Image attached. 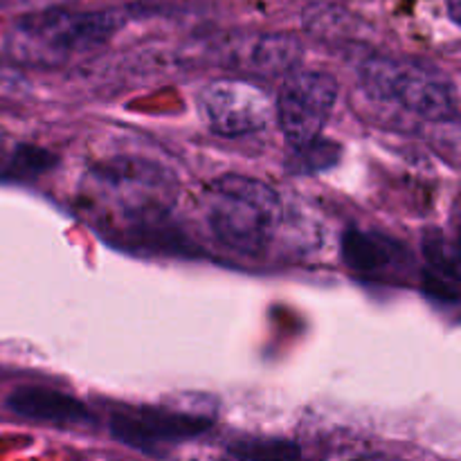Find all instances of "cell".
Returning a JSON list of instances; mask_svg holds the SVG:
<instances>
[{
  "label": "cell",
  "instance_id": "1",
  "mask_svg": "<svg viewBox=\"0 0 461 461\" xmlns=\"http://www.w3.org/2000/svg\"><path fill=\"white\" fill-rule=\"evenodd\" d=\"M126 23L120 9L63 12L43 9L18 21L7 36L9 57L36 68H57L88 57L108 43Z\"/></svg>",
  "mask_w": 461,
  "mask_h": 461
},
{
  "label": "cell",
  "instance_id": "10",
  "mask_svg": "<svg viewBox=\"0 0 461 461\" xmlns=\"http://www.w3.org/2000/svg\"><path fill=\"white\" fill-rule=\"evenodd\" d=\"M423 255H426V288L430 295L457 304L459 300V252L457 246L437 230L423 234Z\"/></svg>",
  "mask_w": 461,
  "mask_h": 461
},
{
  "label": "cell",
  "instance_id": "7",
  "mask_svg": "<svg viewBox=\"0 0 461 461\" xmlns=\"http://www.w3.org/2000/svg\"><path fill=\"white\" fill-rule=\"evenodd\" d=\"M221 61L230 68L255 72L264 77L288 75L302 61L300 39L288 32H266V34L232 36L219 45Z\"/></svg>",
  "mask_w": 461,
  "mask_h": 461
},
{
  "label": "cell",
  "instance_id": "14",
  "mask_svg": "<svg viewBox=\"0 0 461 461\" xmlns=\"http://www.w3.org/2000/svg\"><path fill=\"white\" fill-rule=\"evenodd\" d=\"M446 5H448L450 21H453L455 25H459L461 23V0H446Z\"/></svg>",
  "mask_w": 461,
  "mask_h": 461
},
{
  "label": "cell",
  "instance_id": "8",
  "mask_svg": "<svg viewBox=\"0 0 461 461\" xmlns=\"http://www.w3.org/2000/svg\"><path fill=\"white\" fill-rule=\"evenodd\" d=\"M342 259L356 273L378 277L403 268L410 255L401 243L392 241L385 234L349 228L342 234Z\"/></svg>",
  "mask_w": 461,
  "mask_h": 461
},
{
  "label": "cell",
  "instance_id": "6",
  "mask_svg": "<svg viewBox=\"0 0 461 461\" xmlns=\"http://www.w3.org/2000/svg\"><path fill=\"white\" fill-rule=\"evenodd\" d=\"M212 417L185 410L167 408H131L111 417V435L129 448L156 453L158 446L180 444L196 439L212 430Z\"/></svg>",
  "mask_w": 461,
  "mask_h": 461
},
{
  "label": "cell",
  "instance_id": "12",
  "mask_svg": "<svg viewBox=\"0 0 461 461\" xmlns=\"http://www.w3.org/2000/svg\"><path fill=\"white\" fill-rule=\"evenodd\" d=\"M338 147L329 142H320L313 140L309 144H302V147H295V167L293 171H320V169H327L331 167L333 162L338 160Z\"/></svg>",
  "mask_w": 461,
  "mask_h": 461
},
{
  "label": "cell",
  "instance_id": "9",
  "mask_svg": "<svg viewBox=\"0 0 461 461\" xmlns=\"http://www.w3.org/2000/svg\"><path fill=\"white\" fill-rule=\"evenodd\" d=\"M7 408L30 421L77 426L93 421L90 410L75 396L45 387H18L7 396Z\"/></svg>",
  "mask_w": 461,
  "mask_h": 461
},
{
  "label": "cell",
  "instance_id": "2",
  "mask_svg": "<svg viewBox=\"0 0 461 461\" xmlns=\"http://www.w3.org/2000/svg\"><path fill=\"white\" fill-rule=\"evenodd\" d=\"M207 223L221 246L259 257L282 223V201L270 185L250 176H221L207 189Z\"/></svg>",
  "mask_w": 461,
  "mask_h": 461
},
{
  "label": "cell",
  "instance_id": "11",
  "mask_svg": "<svg viewBox=\"0 0 461 461\" xmlns=\"http://www.w3.org/2000/svg\"><path fill=\"white\" fill-rule=\"evenodd\" d=\"M228 453L237 459H297L302 455L300 446L286 439H273V437H246L241 441L230 444Z\"/></svg>",
  "mask_w": 461,
  "mask_h": 461
},
{
  "label": "cell",
  "instance_id": "5",
  "mask_svg": "<svg viewBox=\"0 0 461 461\" xmlns=\"http://www.w3.org/2000/svg\"><path fill=\"white\" fill-rule=\"evenodd\" d=\"M198 111L216 135L239 138L266 129L275 115V104L261 86L243 79H221L201 90Z\"/></svg>",
  "mask_w": 461,
  "mask_h": 461
},
{
  "label": "cell",
  "instance_id": "13",
  "mask_svg": "<svg viewBox=\"0 0 461 461\" xmlns=\"http://www.w3.org/2000/svg\"><path fill=\"white\" fill-rule=\"evenodd\" d=\"M77 3V0H23L27 9L32 12H43V9H59V7H66V5Z\"/></svg>",
  "mask_w": 461,
  "mask_h": 461
},
{
  "label": "cell",
  "instance_id": "4",
  "mask_svg": "<svg viewBox=\"0 0 461 461\" xmlns=\"http://www.w3.org/2000/svg\"><path fill=\"white\" fill-rule=\"evenodd\" d=\"M338 99V84L320 70H297L286 77L275 102L279 129L293 147L322 135Z\"/></svg>",
  "mask_w": 461,
  "mask_h": 461
},
{
  "label": "cell",
  "instance_id": "3",
  "mask_svg": "<svg viewBox=\"0 0 461 461\" xmlns=\"http://www.w3.org/2000/svg\"><path fill=\"white\" fill-rule=\"evenodd\" d=\"M369 97L396 104L430 122H455L459 115L455 86L435 68L410 59L372 57L360 66Z\"/></svg>",
  "mask_w": 461,
  "mask_h": 461
}]
</instances>
